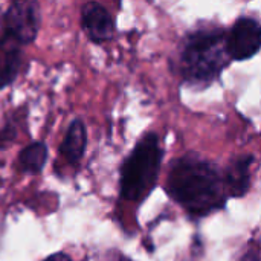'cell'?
Here are the masks:
<instances>
[{
	"label": "cell",
	"instance_id": "obj_1",
	"mask_svg": "<svg viewBox=\"0 0 261 261\" xmlns=\"http://www.w3.org/2000/svg\"><path fill=\"white\" fill-rule=\"evenodd\" d=\"M165 191L193 219L223 210L228 199L219 168L197 154H185L171 164Z\"/></svg>",
	"mask_w": 261,
	"mask_h": 261
},
{
	"label": "cell",
	"instance_id": "obj_2",
	"mask_svg": "<svg viewBox=\"0 0 261 261\" xmlns=\"http://www.w3.org/2000/svg\"><path fill=\"white\" fill-rule=\"evenodd\" d=\"M229 63L223 28H202L185 37L179 58V72L187 83L208 86L219 80Z\"/></svg>",
	"mask_w": 261,
	"mask_h": 261
},
{
	"label": "cell",
	"instance_id": "obj_3",
	"mask_svg": "<svg viewBox=\"0 0 261 261\" xmlns=\"http://www.w3.org/2000/svg\"><path fill=\"white\" fill-rule=\"evenodd\" d=\"M164 148L156 133L144 135L121 167L119 193L127 202H142L154 190L162 167Z\"/></svg>",
	"mask_w": 261,
	"mask_h": 261
},
{
	"label": "cell",
	"instance_id": "obj_4",
	"mask_svg": "<svg viewBox=\"0 0 261 261\" xmlns=\"http://www.w3.org/2000/svg\"><path fill=\"white\" fill-rule=\"evenodd\" d=\"M40 20V6L37 2H14L2 17L0 37L20 46L29 44L37 38Z\"/></svg>",
	"mask_w": 261,
	"mask_h": 261
},
{
	"label": "cell",
	"instance_id": "obj_5",
	"mask_svg": "<svg viewBox=\"0 0 261 261\" xmlns=\"http://www.w3.org/2000/svg\"><path fill=\"white\" fill-rule=\"evenodd\" d=\"M226 50L231 61H245L261 50V23L254 17H240L226 34Z\"/></svg>",
	"mask_w": 261,
	"mask_h": 261
},
{
	"label": "cell",
	"instance_id": "obj_6",
	"mask_svg": "<svg viewBox=\"0 0 261 261\" xmlns=\"http://www.w3.org/2000/svg\"><path fill=\"white\" fill-rule=\"evenodd\" d=\"M254 162H255L254 154H240L228 162L225 171L222 173L223 185L228 197L243 199L248 194L252 180Z\"/></svg>",
	"mask_w": 261,
	"mask_h": 261
},
{
	"label": "cell",
	"instance_id": "obj_7",
	"mask_svg": "<svg viewBox=\"0 0 261 261\" xmlns=\"http://www.w3.org/2000/svg\"><path fill=\"white\" fill-rule=\"evenodd\" d=\"M81 24L93 43H106L115 35V21L110 12L96 2H89L81 9Z\"/></svg>",
	"mask_w": 261,
	"mask_h": 261
},
{
	"label": "cell",
	"instance_id": "obj_8",
	"mask_svg": "<svg viewBox=\"0 0 261 261\" xmlns=\"http://www.w3.org/2000/svg\"><path fill=\"white\" fill-rule=\"evenodd\" d=\"M23 64L21 46L0 37V90L11 86Z\"/></svg>",
	"mask_w": 261,
	"mask_h": 261
},
{
	"label": "cell",
	"instance_id": "obj_9",
	"mask_svg": "<svg viewBox=\"0 0 261 261\" xmlns=\"http://www.w3.org/2000/svg\"><path fill=\"white\" fill-rule=\"evenodd\" d=\"M86 145H87L86 125L81 119H75L70 122L58 151L70 165H78L86 151Z\"/></svg>",
	"mask_w": 261,
	"mask_h": 261
},
{
	"label": "cell",
	"instance_id": "obj_10",
	"mask_svg": "<svg viewBox=\"0 0 261 261\" xmlns=\"http://www.w3.org/2000/svg\"><path fill=\"white\" fill-rule=\"evenodd\" d=\"M47 159V147L43 142H32L18 154V165L23 173L38 174Z\"/></svg>",
	"mask_w": 261,
	"mask_h": 261
},
{
	"label": "cell",
	"instance_id": "obj_11",
	"mask_svg": "<svg viewBox=\"0 0 261 261\" xmlns=\"http://www.w3.org/2000/svg\"><path fill=\"white\" fill-rule=\"evenodd\" d=\"M17 138V130H15V121H8L2 128H0V148H5L11 142H14Z\"/></svg>",
	"mask_w": 261,
	"mask_h": 261
},
{
	"label": "cell",
	"instance_id": "obj_12",
	"mask_svg": "<svg viewBox=\"0 0 261 261\" xmlns=\"http://www.w3.org/2000/svg\"><path fill=\"white\" fill-rule=\"evenodd\" d=\"M240 261H261V245L260 243H249Z\"/></svg>",
	"mask_w": 261,
	"mask_h": 261
},
{
	"label": "cell",
	"instance_id": "obj_13",
	"mask_svg": "<svg viewBox=\"0 0 261 261\" xmlns=\"http://www.w3.org/2000/svg\"><path fill=\"white\" fill-rule=\"evenodd\" d=\"M44 261H72V258L63 252H57V254H52L50 257H47Z\"/></svg>",
	"mask_w": 261,
	"mask_h": 261
},
{
	"label": "cell",
	"instance_id": "obj_14",
	"mask_svg": "<svg viewBox=\"0 0 261 261\" xmlns=\"http://www.w3.org/2000/svg\"><path fill=\"white\" fill-rule=\"evenodd\" d=\"M110 261H133L132 258H128V257H125V255H122V254H118L116 257H113Z\"/></svg>",
	"mask_w": 261,
	"mask_h": 261
}]
</instances>
